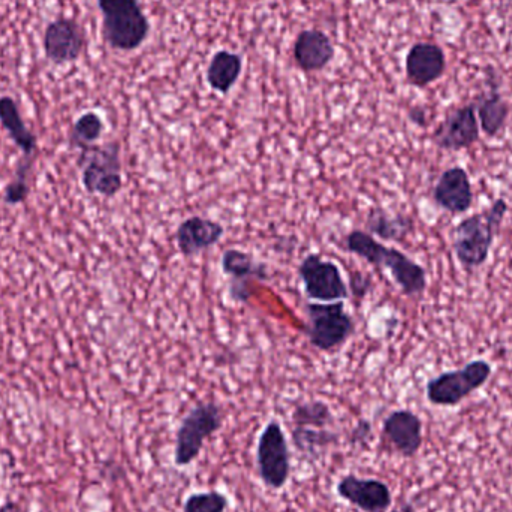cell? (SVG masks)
Instances as JSON below:
<instances>
[{"label": "cell", "mask_w": 512, "mask_h": 512, "mask_svg": "<svg viewBox=\"0 0 512 512\" xmlns=\"http://www.w3.org/2000/svg\"><path fill=\"white\" fill-rule=\"evenodd\" d=\"M346 251L360 256L375 268H387L394 282L408 297H418L427 288V273L423 267L396 248H387L372 234L352 230L345 239Z\"/></svg>", "instance_id": "6da1fadb"}, {"label": "cell", "mask_w": 512, "mask_h": 512, "mask_svg": "<svg viewBox=\"0 0 512 512\" xmlns=\"http://www.w3.org/2000/svg\"><path fill=\"white\" fill-rule=\"evenodd\" d=\"M507 212V201L498 198L486 212L469 216L457 225L453 249L457 261L465 270L481 267L489 259L493 240Z\"/></svg>", "instance_id": "7a4b0ae2"}, {"label": "cell", "mask_w": 512, "mask_h": 512, "mask_svg": "<svg viewBox=\"0 0 512 512\" xmlns=\"http://www.w3.org/2000/svg\"><path fill=\"white\" fill-rule=\"evenodd\" d=\"M102 15V38L116 51H134L149 38L150 21L140 0H96Z\"/></svg>", "instance_id": "3957f363"}, {"label": "cell", "mask_w": 512, "mask_h": 512, "mask_svg": "<svg viewBox=\"0 0 512 512\" xmlns=\"http://www.w3.org/2000/svg\"><path fill=\"white\" fill-rule=\"evenodd\" d=\"M78 167L83 170L81 182L87 194L113 198L122 191V161L117 141L84 147L80 150Z\"/></svg>", "instance_id": "277c9868"}, {"label": "cell", "mask_w": 512, "mask_h": 512, "mask_svg": "<svg viewBox=\"0 0 512 512\" xmlns=\"http://www.w3.org/2000/svg\"><path fill=\"white\" fill-rule=\"evenodd\" d=\"M306 336L310 345L321 352H333L348 342L354 334L355 322L343 301L306 303Z\"/></svg>", "instance_id": "5b68a950"}, {"label": "cell", "mask_w": 512, "mask_h": 512, "mask_svg": "<svg viewBox=\"0 0 512 512\" xmlns=\"http://www.w3.org/2000/svg\"><path fill=\"white\" fill-rule=\"evenodd\" d=\"M224 424V412L215 402L198 403L183 418L177 429L174 463L179 468L191 465L203 450L206 439L212 438Z\"/></svg>", "instance_id": "8992f818"}, {"label": "cell", "mask_w": 512, "mask_h": 512, "mask_svg": "<svg viewBox=\"0 0 512 512\" xmlns=\"http://www.w3.org/2000/svg\"><path fill=\"white\" fill-rule=\"evenodd\" d=\"M492 372L489 361L474 360L462 369L441 373L427 382V400L436 406H457L486 385Z\"/></svg>", "instance_id": "52a82bcc"}, {"label": "cell", "mask_w": 512, "mask_h": 512, "mask_svg": "<svg viewBox=\"0 0 512 512\" xmlns=\"http://www.w3.org/2000/svg\"><path fill=\"white\" fill-rule=\"evenodd\" d=\"M259 478L267 489L280 490L291 474V454L282 426L271 420L262 430L256 447Z\"/></svg>", "instance_id": "ba28073f"}, {"label": "cell", "mask_w": 512, "mask_h": 512, "mask_svg": "<svg viewBox=\"0 0 512 512\" xmlns=\"http://www.w3.org/2000/svg\"><path fill=\"white\" fill-rule=\"evenodd\" d=\"M298 276L303 282L304 292L309 300L334 303L348 300L351 295L339 265L330 259H322L319 254L304 256L298 265Z\"/></svg>", "instance_id": "9c48e42d"}, {"label": "cell", "mask_w": 512, "mask_h": 512, "mask_svg": "<svg viewBox=\"0 0 512 512\" xmlns=\"http://www.w3.org/2000/svg\"><path fill=\"white\" fill-rule=\"evenodd\" d=\"M87 45L84 27L74 18L57 17L45 27L42 48L53 65L77 62Z\"/></svg>", "instance_id": "30bf717a"}, {"label": "cell", "mask_w": 512, "mask_h": 512, "mask_svg": "<svg viewBox=\"0 0 512 512\" xmlns=\"http://www.w3.org/2000/svg\"><path fill=\"white\" fill-rule=\"evenodd\" d=\"M221 265L224 274L231 277L230 295L236 303H248L254 282L268 279V265L240 249L225 251Z\"/></svg>", "instance_id": "8fae6325"}, {"label": "cell", "mask_w": 512, "mask_h": 512, "mask_svg": "<svg viewBox=\"0 0 512 512\" xmlns=\"http://www.w3.org/2000/svg\"><path fill=\"white\" fill-rule=\"evenodd\" d=\"M480 123H478L475 104L463 105L453 113L433 132V143L444 150L469 149L480 140Z\"/></svg>", "instance_id": "7c38bea8"}, {"label": "cell", "mask_w": 512, "mask_h": 512, "mask_svg": "<svg viewBox=\"0 0 512 512\" xmlns=\"http://www.w3.org/2000/svg\"><path fill=\"white\" fill-rule=\"evenodd\" d=\"M337 495L363 512H387L393 504L390 487L379 480L348 474L337 483Z\"/></svg>", "instance_id": "4fadbf2b"}, {"label": "cell", "mask_w": 512, "mask_h": 512, "mask_svg": "<svg viewBox=\"0 0 512 512\" xmlns=\"http://www.w3.org/2000/svg\"><path fill=\"white\" fill-rule=\"evenodd\" d=\"M433 200L451 215L468 212L474 204V189L468 171L462 167L445 170L433 189Z\"/></svg>", "instance_id": "5bb4252c"}, {"label": "cell", "mask_w": 512, "mask_h": 512, "mask_svg": "<svg viewBox=\"0 0 512 512\" xmlns=\"http://www.w3.org/2000/svg\"><path fill=\"white\" fill-rule=\"evenodd\" d=\"M447 69L444 50L433 42H417L406 56V78L412 86L423 87L438 81Z\"/></svg>", "instance_id": "9a60e30c"}, {"label": "cell", "mask_w": 512, "mask_h": 512, "mask_svg": "<svg viewBox=\"0 0 512 512\" xmlns=\"http://www.w3.org/2000/svg\"><path fill=\"white\" fill-rule=\"evenodd\" d=\"M385 439L403 457H414L423 445V421L408 409L391 412L382 424Z\"/></svg>", "instance_id": "2e32d148"}, {"label": "cell", "mask_w": 512, "mask_h": 512, "mask_svg": "<svg viewBox=\"0 0 512 512\" xmlns=\"http://www.w3.org/2000/svg\"><path fill=\"white\" fill-rule=\"evenodd\" d=\"M224 234V225L219 222L203 216H191L177 228V248L185 258H192L218 245Z\"/></svg>", "instance_id": "e0dca14e"}, {"label": "cell", "mask_w": 512, "mask_h": 512, "mask_svg": "<svg viewBox=\"0 0 512 512\" xmlns=\"http://www.w3.org/2000/svg\"><path fill=\"white\" fill-rule=\"evenodd\" d=\"M295 63L304 72L322 71L334 59L333 42L322 30L309 29L300 32L292 48Z\"/></svg>", "instance_id": "ac0fdd59"}, {"label": "cell", "mask_w": 512, "mask_h": 512, "mask_svg": "<svg viewBox=\"0 0 512 512\" xmlns=\"http://www.w3.org/2000/svg\"><path fill=\"white\" fill-rule=\"evenodd\" d=\"M0 125L24 156H32L38 147V138L27 128L20 108L11 96H0Z\"/></svg>", "instance_id": "d6986e66"}, {"label": "cell", "mask_w": 512, "mask_h": 512, "mask_svg": "<svg viewBox=\"0 0 512 512\" xmlns=\"http://www.w3.org/2000/svg\"><path fill=\"white\" fill-rule=\"evenodd\" d=\"M366 230L384 242H402L414 230V221L402 213L391 215L382 207H372L367 213Z\"/></svg>", "instance_id": "ffe728a7"}, {"label": "cell", "mask_w": 512, "mask_h": 512, "mask_svg": "<svg viewBox=\"0 0 512 512\" xmlns=\"http://www.w3.org/2000/svg\"><path fill=\"white\" fill-rule=\"evenodd\" d=\"M243 72V59L240 54L219 50L210 60L207 68V83L213 90L227 95L236 86Z\"/></svg>", "instance_id": "44dd1931"}, {"label": "cell", "mask_w": 512, "mask_h": 512, "mask_svg": "<svg viewBox=\"0 0 512 512\" xmlns=\"http://www.w3.org/2000/svg\"><path fill=\"white\" fill-rule=\"evenodd\" d=\"M480 129L487 137H498L507 125L510 116V105L498 92V86L492 84V90L487 95L480 96L475 102Z\"/></svg>", "instance_id": "7402d4cb"}, {"label": "cell", "mask_w": 512, "mask_h": 512, "mask_svg": "<svg viewBox=\"0 0 512 512\" xmlns=\"http://www.w3.org/2000/svg\"><path fill=\"white\" fill-rule=\"evenodd\" d=\"M104 120L95 111H87L81 114L74 125H72L71 134H69V144L74 149H84V147L96 144V141L104 134Z\"/></svg>", "instance_id": "603a6c76"}, {"label": "cell", "mask_w": 512, "mask_h": 512, "mask_svg": "<svg viewBox=\"0 0 512 512\" xmlns=\"http://www.w3.org/2000/svg\"><path fill=\"white\" fill-rule=\"evenodd\" d=\"M339 436L331 430L312 429V427H294L292 442L294 447L306 456H316L318 451L337 444Z\"/></svg>", "instance_id": "cb8c5ba5"}, {"label": "cell", "mask_w": 512, "mask_h": 512, "mask_svg": "<svg viewBox=\"0 0 512 512\" xmlns=\"http://www.w3.org/2000/svg\"><path fill=\"white\" fill-rule=\"evenodd\" d=\"M294 427H312V429H325L334 423L333 412L330 406L322 400L300 403L292 412Z\"/></svg>", "instance_id": "d4e9b609"}, {"label": "cell", "mask_w": 512, "mask_h": 512, "mask_svg": "<svg viewBox=\"0 0 512 512\" xmlns=\"http://www.w3.org/2000/svg\"><path fill=\"white\" fill-rule=\"evenodd\" d=\"M32 165V156H24L18 162L14 179L6 186L5 194H3V201L8 206H17V204L24 203L29 197V174L32 171Z\"/></svg>", "instance_id": "484cf974"}, {"label": "cell", "mask_w": 512, "mask_h": 512, "mask_svg": "<svg viewBox=\"0 0 512 512\" xmlns=\"http://www.w3.org/2000/svg\"><path fill=\"white\" fill-rule=\"evenodd\" d=\"M228 505L230 501L222 493H192L183 504V512H225L228 510Z\"/></svg>", "instance_id": "4316f807"}, {"label": "cell", "mask_w": 512, "mask_h": 512, "mask_svg": "<svg viewBox=\"0 0 512 512\" xmlns=\"http://www.w3.org/2000/svg\"><path fill=\"white\" fill-rule=\"evenodd\" d=\"M370 286H372V280H370L369 276H364V274L360 273V271H355V273L352 274V295H355V297L358 298H363L364 295H366L367 292H369Z\"/></svg>", "instance_id": "83f0119b"}, {"label": "cell", "mask_w": 512, "mask_h": 512, "mask_svg": "<svg viewBox=\"0 0 512 512\" xmlns=\"http://www.w3.org/2000/svg\"><path fill=\"white\" fill-rule=\"evenodd\" d=\"M372 436V424L367 420L358 421L355 429L352 430L351 444L352 445H364L369 441Z\"/></svg>", "instance_id": "f1b7e54d"}, {"label": "cell", "mask_w": 512, "mask_h": 512, "mask_svg": "<svg viewBox=\"0 0 512 512\" xmlns=\"http://www.w3.org/2000/svg\"><path fill=\"white\" fill-rule=\"evenodd\" d=\"M409 120L415 125L418 126H426L427 123V113L423 107H412L408 113Z\"/></svg>", "instance_id": "f546056e"}, {"label": "cell", "mask_w": 512, "mask_h": 512, "mask_svg": "<svg viewBox=\"0 0 512 512\" xmlns=\"http://www.w3.org/2000/svg\"><path fill=\"white\" fill-rule=\"evenodd\" d=\"M0 512H18V508L17 505L9 502V504L3 505V507L0 508Z\"/></svg>", "instance_id": "4dcf8cb0"}, {"label": "cell", "mask_w": 512, "mask_h": 512, "mask_svg": "<svg viewBox=\"0 0 512 512\" xmlns=\"http://www.w3.org/2000/svg\"><path fill=\"white\" fill-rule=\"evenodd\" d=\"M234 512H239V511H234Z\"/></svg>", "instance_id": "1f68e13d"}]
</instances>
